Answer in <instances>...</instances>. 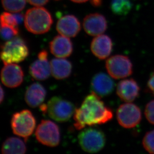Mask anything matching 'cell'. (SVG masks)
<instances>
[{"label": "cell", "mask_w": 154, "mask_h": 154, "mask_svg": "<svg viewBox=\"0 0 154 154\" xmlns=\"http://www.w3.org/2000/svg\"><path fill=\"white\" fill-rule=\"evenodd\" d=\"M113 116L112 110L105 105L100 97L92 92L85 98L80 107L75 109L74 126L80 130L86 126L106 123Z\"/></svg>", "instance_id": "cell-1"}, {"label": "cell", "mask_w": 154, "mask_h": 154, "mask_svg": "<svg viewBox=\"0 0 154 154\" xmlns=\"http://www.w3.org/2000/svg\"><path fill=\"white\" fill-rule=\"evenodd\" d=\"M52 22L51 14L45 8H32L28 10L25 14V26L32 34L40 35L48 32Z\"/></svg>", "instance_id": "cell-2"}, {"label": "cell", "mask_w": 154, "mask_h": 154, "mask_svg": "<svg viewBox=\"0 0 154 154\" xmlns=\"http://www.w3.org/2000/svg\"><path fill=\"white\" fill-rule=\"evenodd\" d=\"M41 109L50 118L58 122L69 120L75 110L72 103L57 96L51 98L47 105H41Z\"/></svg>", "instance_id": "cell-3"}, {"label": "cell", "mask_w": 154, "mask_h": 154, "mask_svg": "<svg viewBox=\"0 0 154 154\" xmlns=\"http://www.w3.org/2000/svg\"><path fill=\"white\" fill-rule=\"evenodd\" d=\"M1 57L4 64L17 63L28 57L29 51L26 43L20 37H15L1 47Z\"/></svg>", "instance_id": "cell-4"}, {"label": "cell", "mask_w": 154, "mask_h": 154, "mask_svg": "<svg viewBox=\"0 0 154 154\" xmlns=\"http://www.w3.org/2000/svg\"><path fill=\"white\" fill-rule=\"evenodd\" d=\"M82 149L87 153H97L102 150L106 143V137L100 130L95 128H86L78 136Z\"/></svg>", "instance_id": "cell-5"}, {"label": "cell", "mask_w": 154, "mask_h": 154, "mask_svg": "<svg viewBox=\"0 0 154 154\" xmlns=\"http://www.w3.org/2000/svg\"><path fill=\"white\" fill-rule=\"evenodd\" d=\"M11 124L15 135L27 139L34 132L36 120L30 111L23 110L14 114Z\"/></svg>", "instance_id": "cell-6"}, {"label": "cell", "mask_w": 154, "mask_h": 154, "mask_svg": "<svg viewBox=\"0 0 154 154\" xmlns=\"http://www.w3.org/2000/svg\"><path fill=\"white\" fill-rule=\"evenodd\" d=\"M35 136L38 142L48 147H57L60 144V129L51 121H42L36 128Z\"/></svg>", "instance_id": "cell-7"}, {"label": "cell", "mask_w": 154, "mask_h": 154, "mask_svg": "<svg viewBox=\"0 0 154 154\" xmlns=\"http://www.w3.org/2000/svg\"><path fill=\"white\" fill-rule=\"evenodd\" d=\"M106 69L109 75L116 79H124L133 73V65L128 57L115 55L108 58L106 62Z\"/></svg>", "instance_id": "cell-8"}, {"label": "cell", "mask_w": 154, "mask_h": 154, "mask_svg": "<svg viewBox=\"0 0 154 154\" xmlns=\"http://www.w3.org/2000/svg\"><path fill=\"white\" fill-rule=\"evenodd\" d=\"M116 115L119 124L125 128H134L142 119L141 110L133 103H125L120 105L117 111Z\"/></svg>", "instance_id": "cell-9"}, {"label": "cell", "mask_w": 154, "mask_h": 154, "mask_svg": "<svg viewBox=\"0 0 154 154\" xmlns=\"http://www.w3.org/2000/svg\"><path fill=\"white\" fill-rule=\"evenodd\" d=\"M48 54L45 50L38 54V59L31 64L29 72L33 79L37 80H45L50 77L51 72V63L48 60Z\"/></svg>", "instance_id": "cell-10"}, {"label": "cell", "mask_w": 154, "mask_h": 154, "mask_svg": "<svg viewBox=\"0 0 154 154\" xmlns=\"http://www.w3.org/2000/svg\"><path fill=\"white\" fill-rule=\"evenodd\" d=\"M2 69L1 80L4 85L9 88H16L23 80V72L20 66L15 64H4Z\"/></svg>", "instance_id": "cell-11"}, {"label": "cell", "mask_w": 154, "mask_h": 154, "mask_svg": "<svg viewBox=\"0 0 154 154\" xmlns=\"http://www.w3.org/2000/svg\"><path fill=\"white\" fill-rule=\"evenodd\" d=\"M114 86L113 80L109 76L103 72L95 74L91 82L92 92L100 97L110 94L113 91Z\"/></svg>", "instance_id": "cell-12"}, {"label": "cell", "mask_w": 154, "mask_h": 154, "mask_svg": "<svg viewBox=\"0 0 154 154\" xmlns=\"http://www.w3.org/2000/svg\"><path fill=\"white\" fill-rule=\"evenodd\" d=\"M83 26L88 35L97 36L105 32L107 28V22L106 18L101 14H92L85 17Z\"/></svg>", "instance_id": "cell-13"}, {"label": "cell", "mask_w": 154, "mask_h": 154, "mask_svg": "<svg viewBox=\"0 0 154 154\" xmlns=\"http://www.w3.org/2000/svg\"><path fill=\"white\" fill-rule=\"evenodd\" d=\"M139 86L132 79H126L119 82L117 86V94L122 101L131 102L139 96Z\"/></svg>", "instance_id": "cell-14"}, {"label": "cell", "mask_w": 154, "mask_h": 154, "mask_svg": "<svg viewBox=\"0 0 154 154\" xmlns=\"http://www.w3.org/2000/svg\"><path fill=\"white\" fill-rule=\"evenodd\" d=\"M113 44L109 36L100 35L96 36L92 41L91 50L94 55L100 60H104L110 55Z\"/></svg>", "instance_id": "cell-15"}, {"label": "cell", "mask_w": 154, "mask_h": 154, "mask_svg": "<svg viewBox=\"0 0 154 154\" xmlns=\"http://www.w3.org/2000/svg\"><path fill=\"white\" fill-rule=\"evenodd\" d=\"M50 51L57 58L69 57L73 51V45L69 37L63 35L55 36L50 44Z\"/></svg>", "instance_id": "cell-16"}, {"label": "cell", "mask_w": 154, "mask_h": 154, "mask_svg": "<svg viewBox=\"0 0 154 154\" xmlns=\"http://www.w3.org/2000/svg\"><path fill=\"white\" fill-rule=\"evenodd\" d=\"M81 29L80 22L73 15H66L58 20L57 29L61 35L72 38L79 34Z\"/></svg>", "instance_id": "cell-17"}, {"label": "cell", "mask_w": 154, "mask_h": 154, "mask_svg": "<svg viewBox=\"0 0 154 154\" xmlns=\"http://www.w3.org/2000/svg\"><path fill=\"white\" fill-rule=\"evenodd\" d=\"M47 95L45 87L38 83L31 85L25 92V99L26 104L32 108L41 106Z\"/></svg>", "instance_id": "cell-18"}, {"label": "cell", "mask_w": 154, "mask_h": 154, "mask_svg": "<svg viewBox=\"0 0 154 154\" xmlns=\"http://www.w3.org/2000/svg\"><path fill=\"white\" fill-rule=\"evenodd\" d=\"M52 75L57 79H63L69 76L72 71V64L64 58H54L51 62Z\"/></svg>", "instance_id": "cell-19"}, {"label": "cell", "mask_w": 154, "mask_h": 154, "mask_svg": "<svg viewBox=\"0 0 154 154\" xmlns=\"http://www.w3.org/2000/svg\"><path fill=\"white\" fill-rule=\"evenodd\" d=\"M26 151V146L24 142L17 137L7 138L2 147V153L4 154H23Z\"/></svg>", "instance_id": "cell-20"}, {"label": "cell", "mask_w": 154, "mask_h": 154, "mask_svg": "<svg viewBox=\"0 0 154 154\" xmlns=\"http://www.w3.org/2000/svg\"><path fill=\"white\" fill-rule=\"evenodd\" d=\"M111 8L112 12L118 16H125L132 9L130 0H112Z\"/></svg>", "instance_id": "cell-21"}, {"label": "cell", "mask_w": 154, "mask_h": 154, "mask_svg": "<svg viewBox=\"0 0 154 154\" xmlns=\"http://www.w3.org/2000/svg\"><path fill=\"white\" fill-rule=\"evenodd\" d=\"M27 0H2L3 8L5 10L19 13L25 8Z\"/></svg>", "instance_id": "cell-22"}, {"label": "cell", "mask_w": 154, "mask_h": 154, "mask_svg": "<svg viewBox=\"0 0 154 154\" xmlns=\"http://www.w3.org/2000/svg\"><path fill=\"white\" fill-rule=\"evenodd\" d=\"M1 25V35L2 39L5 41L10 40L18 34L19 30L17 27L2 24Z\"/></svg>", "instance_id": "cell-23"}, {"label": "cell", "mask_w": 154, "mask_h": 154, "mask_svg": "<svg viewBox=\"0 0 154 154\" xmlns=\"http://www.w3.org/2000/svg\"><path fill=\"white\" fill-rule=\"evenodd\" d=\"M144 149L150 154H154V130L149 131L143 139Z\"/></svg>", "instance_id": "cell-24"}, {"label": "cell", "mask_w": 154, "mask_h": 154, "mask_svg": "<svg viewBox=\"0 0 154 154\" xmlns=\"http://www.w3.org/2000/svg\"><path fill=\"white\" fill-rule=\"evenodd\" d=\"M1 24L17 27L18 23L16 15L4 12L1 16Z\"/></svg>", "instance_id": "cell-25"}, {"label": "cell", "mask_w": 154, "mask_h": 154, "mask_svg": "<svg viewBox=\"0 0 154 154\" xmlns=\"http://www.w3.org/2000/svg\"><path fill=\"white\" fill-rule=\"evenodd\" d=\"M145 115L147 120L154 124V100L149 102L146 106Z\"/></svg>", "instance_id": "cell-26"}, {"label": "cell", "mask_w": 154, "mask_h": 154, "mask_svg": "<svg viewBox=\"0 0 154 154\" xmlns=\"http://www.w3.org/2000/svg\"><path fill=\"white\" fill-rule=\"evenodd\" d=\"M147 87L149 91L154 95V71L152 73L147 84Z\"/></svg>", "instance_id": "cell-27"}, {"label": "cell", "mask_w": 154, "mask_h": 154, "mask_svg": "<svg viewBox=\"0 0 154 154\" xmlns=\"http://www.w3.org/2000/svg\"><path fill=\"white\" fill-rule=\"evenodd\" d=\"M48 1L49 0H27L30 4L36 7L44 6L48 2Z\"/></svg>", "instance_id": "cell-28"}, {"label": "cell", "mask_w": 154, "mask_h": 154, "mask_svg": "<svg viewBox=\"0 0 154 154\" xmlns=\"http://www.w3.org/2000/svg\"><path fill=\"white\" fill-rule=\"evenodd\" d=\"M92 5L95 7H98L102 5V0H90Z\"/></svg>", "instance_id": "cell-29"}, {"label": "cell", "mask_w": 154, "mask_h": 154, "mask_svg": "<svg viewBox=\"0 0 154 154\" xmlns=\"http://www.w3.org/2000/svg\"><path fill=\"white\" fill-rule=\"evenodd\" d=\"M4 91L2 87H1V103L3 102V99L4 98Z\"/></svg>", "instance_id": "cell-30"}, {"label": "cell", "mask_w": 154, "mask_h": 154, "mask_svg": "<svg viewBox=\"0 0 154 154\" xmlns=\"http://www.w3.org/2000/svg\"><path fill=\"white\" fill-rule=\"evenodd\" d=\"M71 1L73 2H75V3H85V2L87 1L88 0H71Z\"/></svg>", "instance_id": "cell-31"}]
</instances>
